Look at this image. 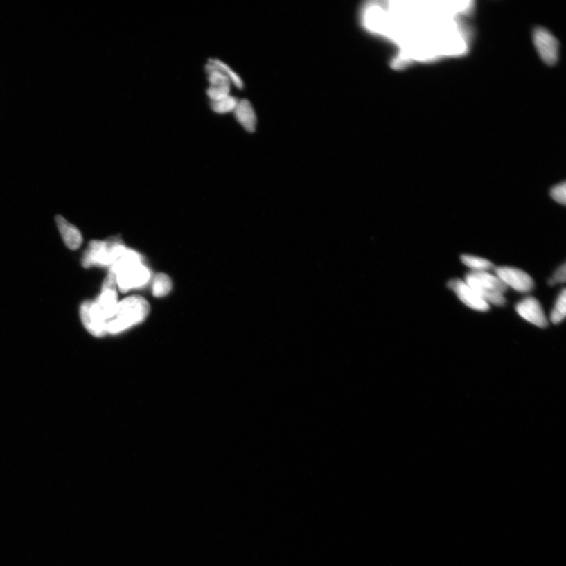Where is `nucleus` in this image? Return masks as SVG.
Masks as SVG:
<instances>
[{
  "mask_svg": "<svg viewBox=\"0 0 566 566\" xmlns=\"http://www.w3.org/2000/svg\"><path fill=\"white\" fill-rule=\"evenodd\" d=\"M118 299L116 278L109 272L98 299L85 301L80 308L81 320L91 335L97 337L107 335V324L118 305Z\"/></svg>",
  "mask_w": 566,
  "mask_h": 566,
  "instance_id": "obj_1",
  "label": "nucleus"
},
{
  "mask_svg": "<svg viewBox=\"0 0 566 566\" xmlns=\"http://www.w3.org/2000/svg\"><path fill=\"white\" fill-rule=\"evenodd\" d=\"M109 272L114 275L116 287L123 293L143 287L151 277L149 268L143 264L141 255L127 248L110 267Z\"/></svg>",
  "mask_w": 566,
  "mask_h": 566,
  "instance_id": "obj_2",
  "label": "nucleus"
},
{
  "mask_svg": "<svg viewBox=\"0 0 566 566\" xmlns=\"http://www.w3.org/2000/svg\"><path fill=\"white\" fill-rule=\"evenodd\" d=\"M150 306L140 296H131L118 301L107 324V335H118L136 326L148 317Z\"/></svg>",
  "mask_w": 566,
  "mask_h": 566,
  "instance_id": "obj_3",
  "label": "nucleus"
},
{
  "mask_svg": "<svg viewBox=\"0 0 566 566\" xmlns=\"http://www.w3.org/2000/svg\"><path fill=\"white\" fill-rule=\"evenodd\" d=\"M464 281L489 306H503L506 304L504 293L508 288L497 276L489 272H470L466 274Z\"/></svg>",
  "mask_w": 566,
  "mask_h": 566,
  "instance_id": "obj_4",
  "label": "nucleus"
},
{
  "mask_svg": "<svg viewBox=\"0 0 566 566\" xmlns=\"http://www.w3.org/2000/svg\"><path fill=\"white\" fill-rule=\"evenodd\" d=\"M127 247L119 239L109 241H92L83 256L85 267L112 266Z\"/></svg>",
  "mask_w": 566,
  "mask_h": 566,
  "instance_id": "obj_5",
  "label": "nucleus"
},
{
  "mask_svg": "<svg viewBox=\"0 0 566 566\" xmlns=\"http://www.w3.org/2000/svg\"><path fill=\"white\" fill-rule=\"evenodd\" d=\"M533 42L536 51L545 63L553 66L558 62L559 44L551 33L544 28H536L533 32Z\"/></svg>",
  "mask_w": 566,
  "mask_h": 566,
  "instance_id": "obj_6",
  "label": "nucleus"
},
{
  "mask_svg": "<svg viewBox=\"0 0 566 566\" xmlns=\"http://www.w3.org/2000/svg\"><path fill=\"white\" fill-rule=\"evenodd\" d=\"M495 275L497 276L508 288L519 292V293H529L534 288L532 278L527 272L516 267H499L494 268Z\"/></svg>",
  "mask_w": 566,
  "mask_h": 566,
  "instance_id": "obj_7",
  "label": "nucleus"
},
{
  "mask_svg": "<svg viewBox=\"0 0 566 566\" xmlns=\"http://www.w3.org/2000/svg\"><path fill=\"white\" fill-rule=\"evenodd\" d=\"M448 287L454 292L464 305L478 312H487L490 306L464 280L452 279Z\"/></svg>",
  "mask_w": 566,
  "mask_h": 566,
  "instance_id": "obj_8",
  "label": "nucleus"
},
{
  "mask_svg": "<svg viewBox=\"0 0 566 566\" xmlns=\"http://www.w3.org/2000/svg\"><path fill=\"white\" fill-rule=\"evenodd\" d=\"M519 316L539 328H546L547 319L540 303L533 297H525L516 306Z\"/></svg>",
  "mask_w": 566,
  "mask_h": 566,
  "instance_id": "obj_9",
  "label": "nucleus"
},
{
  "mask_svg": "<svg viewBox=\"0 0 566 566\" xmlns=\"http://www.w3.org/2000/svg\"><path fill=\"white\" fill-rule=\"evenodd\" d=\"M234 115L238 123L240 125L245 131L249 133H254L258 127V116L255 109L247 99L239 100Z\"/></svg>",
  "mask_w": 566,
  "mask_h": 566,
  "instance_id": "obj_10",
  "label": "nucleus"
},
{
  "mask_svg": "<svg viewBox=\"0 0 566 566\" xmlns=\"http://www.w3.org/2000/svg\"><path fill=\"white\" fill-rule=\"evenodd\" d=\"M55 220L58 231L66 246L71 250L78 249L83 242L80 231L77 227L69 223L62 215H57Z\"/></svg>",
  "mask_w": 566,
  "mask_h": 566,
  "instance_id": "obj_11",
  "label": "nucleus"
},
{
  "mask_svg": "<svg viewBox=\"0 0 566 566\" xmlns=\"http://www.w3.org/2000/svg\"><path fill=\"white\" fill-rule=\"evenodd\" d=\"M461 260L464 265L470 268L471 272H490L495 268L491 261L480 258V256L465 254L461 256Z\"/></svg>",
  "mask_w": 566,
  "mask_h": 566,
  "instance_id": "obj_12",
  "label": "nucleus"
},
{
  "mask_svg": "<svg viewBox=\"0 0 566 566\" xmlns=\"http://www.w3.org/2000/svg\"><path fill=\"white\" fill-rule=\"evenodd\" d=\"M238 99L231 95L227 96L219 101L210 102V108L214 113L218 114H226L234 112Z\"/></svg>",
  "mask_w": 566,
  "mask_h": 566,
  "instance_id": "obj_13",
  "label": "nucleus"
},
{
  "mask_svg": "<svg viewBox=\"0 0 566 566\" xmlns=\"http://www.w3.org/2000/svg\"><path fill=\"white\" fill-rule=\"evenodd\" d=\"M172 287L171 278L166 274H157L153 282V294L157 297H165L170 293Z\"/></svg>",
  "mask_w": 566,
  "mask_h": 566,
  "instance_id": "obj_14",
  "label": "nucleus"
},
{
  "mask_svg": "<svg viewBox=\"0 0 566 566\" xmlns=\"http://www.w3.org/2000/svg\"><path fill=\"white\" fill-rule=\"evenodd\" d=\"M209 60L229 78L231 85L236 87L238 89L241 90L243 89L244 82L240 76L235 72L227 63L218 60V58H209Z\"/></svg>",
  "mask_w": 566,
  "mask_h": 566,
  "instance_id": "obj_15",
  "label": "nucleus"
},
{
  "mask_svg": "<svg viewBox=\"0 0 566 566\" xmlns=\"http://www.w3.org/2000/svg\"><path fill=\"white\" fill-rule=\"evenodd\" d=\"M566 314V290L563 289L558 297L551 314V322L558 324L563 322Z\"/></svg>",
  "mask_w": 566,
  "mask_h": 566,
  "instance_id": "obj_16",
  "label": "nucleus"
},
{
  "mask_svg": "<svg viewBox=\"0 0 566 566\" xmlns=\"http://www.w3.org/2000/svg\"><path fill=\"white\" fill-rule=\"evenodd\" d=\"M206 95L210 102L219 101L227 96L231 95V87H211L209 86L206 90Z\"/></svg>",
  "mask_w": 566,
  "mask_h": 566,
  "instance_id": "obj_17",
  "label": "nucleus"
},
{
  "mask_svg": "<svg viewBox=\"0 0 566 566\" xmlns=\"http://www.w3.org/2000/svg\"><path fill=\"white\" fill-rule=\"evenodd\" d=\"M553 200L565 206L566 202V184L565 182L554 186L551 191Z\"/></svg>",
  "mask_w": 566,
  "mask_h": 566,
  "instance_id": "obj_18",
  "label": "nucleus"
},
{
  "mask_svg": "<svg viewBox=\"0 0 566 566\" xmlns=\"http://www.w3.org/2000/svg\"><path fill=\"white\" fill-rule=\"evenodd\" d=\"M566 278V265L564 264L554 273L552 280L556 283H564Z\"/></svg>",
  "mask_w": 566,
  "mask_h": 566,
  "instance_id": "obj_19",
  "label": "nucleus"
}]
</instances>
